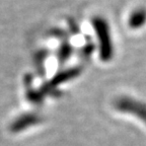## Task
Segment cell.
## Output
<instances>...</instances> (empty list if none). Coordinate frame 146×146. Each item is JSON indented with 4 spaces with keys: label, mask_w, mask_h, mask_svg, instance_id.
I'll list each match as a JSON object with an SVG mask.
<instances>
[{
    "label": "cell",
    "mask_w": 146,
    "mask_h": 146,
    "mask_svg": "<svg viewBox=\"0 0 146 146\" xmlns=\"http://www.w3.org/2000/svg\"><path fill=\"white\" fill-rule=\"evenodd\" d=\"M146 23V10L143 8L137 9L129 17V25L133 29H139Z\"/></svg>",
    "instance_id": "2"
},
{
    "label": "cell",
    "mask_w": 146,
    "mask_h": 146,
    "mask_svg": "<svg viewBox=\"0 0 146 146\" xmlns=\"http://www.w3.org/2000/svg\"><path fill=\"white\" fill-rule=\"evenodd\" d=\"M94 29H96V35L100 40V47L102 50L107 55L111 50V38H110L109 30H108L107 23L100 18H96L94 21Z\"/></svg>",
    "instance_id": "1"
}]
</instances>
